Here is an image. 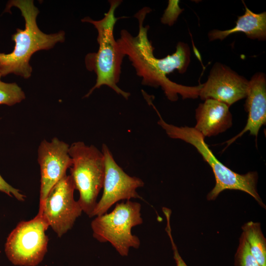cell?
I'll list each match as a JSON object with an SVG mask.
<instances>
[{
	"mask_svg": "<svg viewBox=\"0 0 266 266\" xmlns=\"http://www.w3.org/2000/svg\"><path fill=\"white\" fill-rule=\"evenodd\" d=\"M151 11V8L145 6L134 15L138 22L136 36H133L126 30L121 31L120 37L117 40L120 49L128 57L136 74L142 77V85L155 88L161 87L167 99L172 101L177 100L178 94L183 99L197 97L200 85L195 87L184 86L170 81L166 76L175 70L180 73L186 71L191 55L187 44L178 42L175 52L163 58L158 59L154 56V48L147 36L149 26H143L147 14Z\"/></svg>",
	"mask_w": 266,
	"mask_h": 266,
	"instance_id": "cell-1",
	"label": "cell"
},
{
	"mask_svg": "<svg viewBox=\"0 0 266 266\" xmlns=\"http://www.w3.org/2000/svg\"><path fill=\"white\" fill-rule=\"evenodd\" d=\"M12 6L21 11L25 26L24 30L17 29L12 35L15 42L13 51L8 54L0 53V74L3 77L13 73L27 79L32 72L30 64L32 56L39 50L50 49L57 43L64 42L65 33L63 31L51 34L43 33L36 23L39 11L32 0H10L4 11Z\"/></svg>",
	"mask_w": 266,
	"mask_h": 266,
	"instance_id": "cell-2",
	"label": "cell"
},
{
	"mask_svg": "<svg viewBox=\"0 0 266 266\" xmlns=\"http://www.w3.org/2000/svg\"><path fill=\"white\" fill-rule=\"evenodd\" d=\"M122 0H110L108 11L100 20H94L89 17L81 20L83 22L93 24L98 32L99 49L96 53L88 54L85 58L87 69L94 71L97 79L95 85L85 97H88L96 89L106 85L118 95L128 100L130 93L120 89L117 85L121 73V66L125 55L120 49L114 36V28L116 21L122 17H116L115 11Z\"/></svg>",
	"mask_w": 266,
	"mask_h": 266,
	"instance_id": "cell-3",
	"label": "cell"
},
{
	"mask_svg": "<svg viewBox=\"0 0 266 266\" xmlns=\"http://www.w3.org/2000/svg\"><path fill=\"white\" fill-rule=\"evenodd\" d=\"M158 124L170 138L181 139L194 146L211 167L216 183L207 194L208 200H214L219 194L226 190H237L244 192L252 197L263 207H266L257 190L258 173L249 172L240 174L233 171L217 159L204 141V137L194 128L177 127L165 122L158 111Z\"/></svg>",
	"mask_w": 266,
	"mask_h": 266,
	"instance_id": "cell-4",
	"label": "cell"
},
{
	"mask_svg": "<svg viewBox=\"0 0 266 266\" xmlns=\"http://www.w3.org/2000/svg\"><path fill=\"white\" fill-rule=\"evenodd\" d=\"M68 153L72 161L70 175L75 189L79 193L78 201L83 212L90 217L103 187L104 155L95 146L86 145L82 141L72 143Z\"/></svg>",
	"mask_w": 266,
	"mask_h": 266,
	"instance_id": "cell-5",
	"label": "cell"
},
{
	"mask_svg": "<svg viewBox=\"0 0 266 266\" xmlns=\"http://www.w3.org/2000/svg\"><path fill=\"white\" fill-rule=\"evenodd\" d=\"M141 207L139 202L128 200L117 203L111 212L96 216L91 223L93 237L110 243L120 255L127 256L131 248L137 249L140 245L131 230L143 223Z\"/></svg>",
	"mask_w": 266,
	"mask_h": 266,
	"instance_id": "cell-6",
	"label": "cell"
},
{
	"mask_svg": "<svg viewBox=\"0 0 266 266\" xmlns=\"http://www.w3.org/2000/svg\"><path fill=\"white\" fill-rule=\"evenodd\" d=\"M49 226L40 213L33 219L21 221L11 232L5 245V252L14 264L35 266L43 260L49 241L46 231Z\"/></svg>",
	"mask_w": 266,
	"mask_h": 266,
	"instance_id": "cell-7",
	"label": "cell"
},
{
	"mask_svg": "<svg viewBox=\"0 0 266 266\" xmlns=\"http://www.w3.org/2000/svg\"><path fill=\"white\" fill-rule=\"evenodd\" d=\"M75 187L71 176L65 175L50 190L39 204L40 213L58 236L61 237L73 227L83 212L74 198Z\"/></svg>",
	"mask_w": 266,
	"mask_h": 266,
	"instance_id": "cell-8",
	"label": "cell"
},
{
	"mask_svg": "<svg viewBox=\"0 0 266 266\" xmlns=\"http://www.w3.org/2000/svg\"><path fill=\"white\" fill-rule=\"evenodd\" d=\"M101 152L105 164L103 193L90 217L107 213L109 208L119 200L142 199L136 191L144 185L142 179L127 174L116 163L106 144L102 145Z\"/></svg>",
	"mask_w": 266,
	"mask_h": 266,
	"instance_id": "cell-9",
	"label": "cell"
},
{
	"mask_svg": "<svg viewBox=\"0 0 266 266\" xmlns=\"http://www.w3.org/2000/svg\"><path fill=\"white\" fill-rule=\"evenodd\" d=\"M249 81L226 65L216 63L206 82L200 85L199 96L202 100L211 99L229 106L246 98Z\"/></svg>",
	"mask_w": 266,
	"mask_h": 266,
	"instance_id": "cell-10",
	"label": "cell"
},
{
	"mask_svg": "<svg viewBox=\"0 0 266 266\" xmlns=\"http://www.w3.org/2000/svg\"><path fill=\"white\" fill-rule=\"evenodd\" d=\"M69 146L57 137L51 141L43 140L37 150V161L40 169L39 204L52 188L65 175L72 166L68 153Z\"/></svg>",
	"mask_w": 266,
	"mask_h": 266,
	"instance_id": "cell-11",
	"label": "cell"
},
{
	"mask_svg": "<svg viewBox=\"0 0 266 266\" xmlns=\"http://www.w3.org/2000/svg\"><path fill=\"white\" fill-rule=\"evenodd\" d=\"M246 98L244 109L248 113L247 123L238 134L226 142L227 147L247 131L257 138L260 129L263 125H266V77L265 73H256L249 80Z\"/></svg>",
	"mask_w": 266,
	"mask_h": 266,
	"instance_id": "cell-12",
	"label": "cell"
},
{
	"mask_svg": "<svg viewBox=\"0 0 266 266\" xmlns=\"http://www.w3.org/2000/svg\"><path fill=\"white\" fill-rule=\"evenodd\" d=\"M204 100L196 110L197 123L194 128L204 137L215 136L230 128L233 118L229 106L213 99Z\"/></svg>",
	"mask_w": 266,
	"mask_h": 266,
	"instance_id": "cell-13",
	"label": "cell"
},
{
	"mask_svg": "<svg viewBox=\"0 0 266 266\" xmlns=\"http://www.w3.org/2000/svg\"><path fill=\"white\" fill-rule=\"evenodd\" d=\"M245 5V12L238 16L235 22V26L232 29L221 31L212 30L208 33L210 41L216 39L223 40L228 36L235 33L242 32L248 38L259 40L266 39V12L255 13Z\"/></svg>",
	"mask_w": 266,
	"mask_h": 266,
	"instance_id": "cell-14",
	"label": "cell"
},
{
	"mask_svg": "<svg viewBox=\"0 0 266 266\" xmlns=\"http://www.w3.org/2000/svg\"><path fill=\"white\" fill-rule=\"evenodd\" d=\"M250 249L261 266H266V239L259 223L248 222L242 227Z\"/></svg>",
	"mask_w": 266,
	"mask_h": 266,
	"instance_id": "cell-15",
	"label": "cell"
},
{
	"mask_svg": "<svg viewBox=\"0 0 266 266\" xmlns=\"http://www.w3.org/2000/svg\"><path fill=\"white\" fill-rule=\"evenodd\" d=\"M26 98L22 88L15 83H5L0 80V104L11 106Z\"/></svg>",
	"mask_w": 266,
	"mask_h": 266,
	"instance_id": "cell-16",
	"label": "cell"
},
{
	"mask_svg": "<svg viewBox=\"0 0 266 266\" xmlns=\"http://www.w3.org/2000/svg\"><path fill=\"white\" fill-rule=\"evenodd\" d=\"M235 266H261L252 254L244 234L242 233L235 255Z\"/></svg>",
	"mask_w": 266,
	"mask_h": 266,
	"instance_id": "cell-17",
	"label": "cell"
},
{
	"mask_svg": "<svg viewBox=\"0 0 266 266\" xmlns=\"http://www.w3.org/2000/svg\"><path fill=\"white\" fill-rule=\"evenodd\" d=\"M179 3V0H168V5L161 19L162 23L169 26L174 24L179 14L183 11V9L180 8Z\"/></svg>",
	"mask_w": 266,
	"mask_h": 266,
	"instance_id": "cell-18",
	"label": "cell"
},
{
	"mask_svg": "<svg viewBox=\"0 0 266 266\" xmlns=\"http://www.w3.org/2000/svg\"><path fill=\"white\" fill-rule=\"evenodd\" d=\"M171 213V212L169 210H166L164 212V214H165L166 220V231L170 239L173 253V258L175 261L176 266H188L185 263V262L184 261L182 257L180 256L178 252L177 246L174 242L172 236L171 229L170 224V218Z\"/></svg>",
	"mask_w": 266,
	"mask_h": 266,
	"instance_id": "cell-19",
	"label": "cell"
},
{
	"mask_svg": "<svg viewBox=\"0 0 266 266\" xmlns=\"http://www.w3.org/2000/svg\"><path fill=\"white\" fill-rule=\"evenodd\" d=\"M0 191L10 197L14 196L19 201H24L26 196L21 194L18 189L13 188L7 183L0 175Z\"/></svg>",
	"mask_w": 266,
	"mask_h": 266,
	"instance_id": "cell-20",
	"label": "cell"
},
{
	"mask_svg": "<svg viewBox=\"0 0 266 266\" xmlns=\"http://www.w3.org/2000/svg\"><path fill=\"white\" fill-rule=\"evenodd\" d=\"M1 77V75L0 74V78Z\"/></svg>",
	"mask_w": 266,
	"mask_h": 266,
	"instance_id": "cell-21",
	"label": "cell"
}]
</instances>
